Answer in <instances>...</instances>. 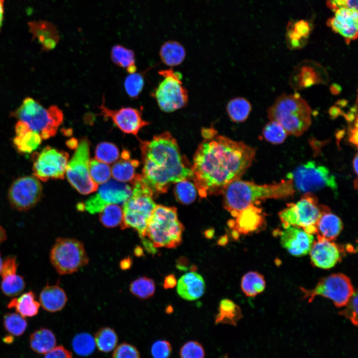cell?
<instances>
[{"instance_id": "cell-1", "label": "cell", "mask_w": 358, "mask_h": 358, "mask_svg": "<svg viewBox=\"0 0 358 358\" xmlns=\"http://www.w3.org/2000/svg\"><path fill=\"white\" fill-rule=\"evenodd\" d=\"M204 139L194 154L192 179L201 197L222 193L232 181L240 179L252 164L255 149L241 141L203 128Z\"/></svg>"}, {"instance_id": "cell-2", "label": "cell", "mask_w": 358, "mask_h": 358, "mask_svg": "<svg viewBox=\"0 0 358 358\" xmlns=\"http://www.w3.org/2000/svg\"><path fill=\"white\" fill-rule=\"evenodd\" d=\"M142 177L154 196L166 192L171 184L192 179L191 166L181 154L176 139L169 132L140 143Z\"/></svg>"}, {"instance_id": "cell-3", "label": "cell", "mask_w": 358, "mask_h": 358, "mask_svg": "<svg viewBox=\"0 0 358 358\" xmlns=\"http://www.w3.org/2000/svg\"><path fill=\"white\" fill-rule=\"evenodd\" d=\"M294 188L290 179L268 184H258L238 179L229 183L222 192L224 207L234 217L261 200L290 196L294 193Z\"/></svg>"}, {"instance_id": "cell-4", "label": "cell", "mask_w": 358, "mask_h": 358, "mask_svg": "<svg viewBox=\"0 0 358 358\" xmlns=\"http://www.w3.org/2000/svg\"><path fill=\"white\" fill-rule=\"evenodd\" d=\"M311 108L298 94L283 93L267 110L268 118L278 123L287 135L299 136L311 124Z\"/></svg>"}, {"instance_id": "cell-5", "label": "cell", "mask_w": 358, "mask_h": 358, "mask_svg": "<svg viewBox=\"0 0 358 358\" xmlns=\"http://www.w3.org/2000/svg\"><path fill=\"white\" fill-rule=\"evenodd\" d=\"M132 193L124 202L122 229L132 228L138 233L141 239L145 238L148 222L157 204L154 194L144 182L141 175L136 174L130 182Z\"/></svg>"}, {"instance_id": "cell-6", "label": "cell", "mask_w": 358, "mask_h": 358, "mask_svg": "<svg viewBox=\"0 0 358 358\" xmlns=\"http://www.w3.org/2000/svg\"><path fill=\"white\" fill-rule=\"evenodd\" d=\"M183 230L175 207L156 205L148 222L145 238L155 248L173 249L181 243Z\"/></svg>"}, {"instance_id": "cell-7", "label": "cell", "mask_w": 358, "mask_h": 358, "mask_svg": "<svg viewBox=\"0 0 358 358\" xmlns=\"http://www.w3.org/2000/svg\"><path fill=\"white\" fill-rule=\"evenodd\" d=\"M40 134L42 140L54 136L64 119L63 111L53 105L46 108L32 97H27L10 114Z\"/></svg>"}, {"instance_id": "cell-8", "label": "cell", "mask_w": 358, "mask_h": 358, "mask_svg": "<svg viewBox=\"0 0 358 358\" xmlns=\"http://www.w3.org/2000/svg\"><path fill=\"white\" fill-rule=\"evenodd\" d=\"M330 210L318 203L312 193H305L296 203H290L278 214L283 228L296 226L310 235L317 234L319 219L324 212Z\"/></svg>"}, {"instance_id": "cell-9", "label": "cell", "mask_w": 358, "mask_h": 358, "mask_svg": "<svg viewBox=\"0 0 358 358\" xmlns=\"http://www.w3.org/2000/svg\"><path fill=\"white\" fill-rule=\"evenodd\" d=\"M49 259L56 271L61 275L75 272L89 262L82 242L61 237L57 238L52 246Z\"/></svg>"}, {"instance_id": "cell-10", "label": "cell", "mask_w": 358, "mask_h": 358, "mask_svg": "<svg viewBox=\"0 0 358 358\" xmlns=\"http://www.w3.org/2000/svg\"><path fill=\"white\" fill-rule=\"evenodd\" d=\"M159 74L163 77L155 89L154 95L160 109L172 112L187 104L188 92L182 82V75L172 69L161 70Z\"/></svg>"}, {"instance_id": "cell-11", "label": "cell", "mask_w": 358, "mask_h": 358, "mask_svg": "<svg viewBox=\"0 0 358 358\" xmlns=\"http://www.w3.org/2000/svg\"><path fill=\"white\" fill-rule=\"evenodd\" d=\"M292 181L294 187L299 191L308 193L328 187L337 188L335 176L325 167L309 161L300 165L287 175Z\"/></svg>"}, {"instance_id": "cell-12", "label": "cell", "mask_w": 358, "mask_h": 358, "mask_svg": "<svg viewBox=\"0 0 358 358\" xmlns=\"http://www.w3.org/2000/svg\"><path fill=\"white\" fill-rule=\"evenodd\" d=\"M90 143L86 138L80 139L66 170L65 174L69 183L82 194L93 192L98 187L89 173Z\"/></svg>"}, {"instance_id": "cell-13", "label": "cell", "mask_w": 358, "mask_h": 358, "mask_svg": "<svg viewBox=\"0 0 358 358\" xmlns=\"http://www.w3.org/2000/svg\"><path fill=\"white\" fill-rule=\"evenodd\" d=\"M300 289L309 303L316 296H322L331 299L337 307L345 306L355 291L350 278L339 273L321 278L313 289Z\"/></svg>"}, {"instance_id": "cell-14", "label": "cell", "mask_w": 358, "mask_h": 358, "mask_svg": "<svg viewBox=\"0 0 358 358\" xmlns=\"http://www.w3.org/2000/svg\"><path fill=\"white\" fill-rule=\"evenodd\" d=\"M69 154L50 146L32 156L33 174L39 180L46 182L50 179H63L66 174Z\"/></svg>"}, {"instance_id": "cell-15", "label": "cell", "mask_w": 358, "mask_h": 358, "mask_svg": "<svg viewBox=\"0 0 358 358\" xmlns=\"http://www.w3.org/2000/svg\"><path fill=\"white\" fill-rule=\"evenodd\" d=\"M132 188L129 184L110 179L102 184L97 191L83 203L77 206L80 211L90 214L100 212L106 206L124 203L131 196Z\"/></svg>"}, {"instance_id": "cell-16", "label": "cell", "mask_w": 358, "mask_h": 358, "mask_svg": "<svg viewBox=\"0 0 358 358\" xmlns=\"http://www.w3.org/2000/svg\"><path fill=\"white\" fill-rule=\"evenodd\" d=\"M42 186L40 180L33 176H25L16 179L8 191V199L15 209L26 211L34 207L40 200Z\"/></svg>"}, {"instance_id": "cell-17", "label": "cell", "mask_w": 358, "mask_h": 358, "mask_svg": "<svg viewBox=\"0 0 358 358\" xmlns=\"http://www.w3.org/2000/svg\"><path fill=\"white\" fill-rule=\"evenodd\" d=\"M100 115L111 119L114 125L124 133L137 136L143 127L150 122L142 118V110L131 107H122L117 109L108 108L104 104V100L98 106Z\"/></svg>"}, {"instance_id": "cell-18", "label": "cell", "mask_w": 358, "mask_h": 358, "mask_svg": "<svg viewBox=\"0 0 358 358\" xmlns=\"http://www.w3.org/2000/svg\"><path fill=\"white\" fill-rule=\"evenodd\" d=\"M334 12V15L327 20V25L349 44L358 38V9L341 8Z\"/></svg>"}, {"instance_id": "cell-19", "label": "cell", "mask_w": 358, "mask_h": 358, "mask_svg": "<svg viewBox=\"0 0 358 358\" xmlns=\"http://www.w3.org/2000/svg\"><path fill=\"white\" fill-rule=\"evenodd\" d=\"M309 253L312 264L324 269L333 267L341 257V249L338 245L318 235Z\"/></svg>"}, {"instance_id": "cell-20", "label": "cell", "mask_w": 358, "mask_h": 358, "mask_svg": "<svg viewBox=\"0 0 358 358\" xmlns=\"http://www.w3.org/2000/svg\"><path fill=\"white\" fill-rule=\"evenodd\" d=\"M314 241L313 235L296 226L284 228L280 234V243L291 255L300 257L308 254Z\"/></svg>"}, {"instance_id": "cell-21", "label": "cell", "mask_w": 358, "mask_h": 358, "mask_svg": "<svg viewBox=\"0 0 358 358\" xmlns=\"http://www.w3.org/2000/svg\"><path fill=\"white\" fill-rule=\"evenodd\" d=\"M228 222L229 227L233 229L232 236L237 239L241 235H247L258 231L264 222L262 209L252 205L241 211Z\"/></svg>"}, {"instance_id": "cell-22", "label": "cell", "mask_w": 358, "mask_h": 358, "mask_svg": "<svg viewBox=\"0 0 358 358\" xmlns=\"http://www.w3.org/2000/svg\"><path fill=\"white\" fill-rule=\"evenodd\" d=\"M27 24L32 40H36L41 45L42 50L49 51L56 47L60 36L54 24L43 20L31 21Z\"/></svg>"}, {"instance_id": "cell-23", "label": "cell", "mask_w": 358, "mask_h": 358, "mask_svg": "<svg viewBox=\"0 0 358 358\" xmlns=\"http://www.w3.org/2000/svg\"><path fill=\"white\" fill-rule=\"evenodd\" d=\"M177 290L182 299L194 301L200 298L205 290V283L199 273L191 271L182 275L177 283Z\"/></svg>"}, {"instance_id": "cell-24", "label": "cell", "mask_w": 358, "mask_h": 358, "mask_svg": "<svg viewBox=\"0 0 358 358\" xmlns=\"http://www.w3.org/2000/svg\"><path fill=\"white\" fill-rule=\"evenodd\" d=\"M15 136L13 142L20 153H30L41 143L40 134L30 129L24 122L18 120L15 126Z\"/></svg>"}, {"instance_id": "cell-25", "label": "cell", "mask_w": 358, "mask_h": 358, "mask_svg": "<svg viewBox=\"0 0 358 358\" xmlns=\"http://www.w3.org/2000/svg\"><path fill=\"white\" fill-rule=\"evenodd\" d=\"M67 300L66 292L58 284L49 285L47 283L39 295L40 305L49 312L61 311L65 306Z\"/></svg>"}, {"instance_id": "cell-26", "label": "cell", "mask_w": 358, "mask_h": 358, "mask_svg": "<svg viewBox=\"0 0 358 358\" xmlns=\"http://www.w3.org/2000/svg\"><path fill=\"white\" fill-rule=\"evenodd\" d=\"M121 159L116 162L112 167L111 174L113 178L121 182H131L136 176L135 169L139 165L137 160L130 159L129 151L123 150Z\"/></svg>"}, {"instance_id": "cell-27", "label": "cell", "mask_w": 358, "mask_h": 358, "mask_svg": "<svg viewBox=\"0 0 358 358\" xmlns=\"http://www.w3.org/2000/svg\"><path fill=\"white\" fill-rule=\"evenodd\" d=\"M343 225L341 219L330 210L322 213L318 220L317 235L330 241H333L341 233Z\"/></svg>"}, {"instance_id": "cell-28", "label": "cell", "mask_w": 358, "mask_h": 358, "mask_svg": "<svg viewBox=\"0 0 358 358\" xmlns=\"http://www.w3.org/2000/svg\"><path fill=\"white\" fill-rule=\"evenodd\" d=\"M40 304L36 299V296L32 291L24 293L18 298L11 299L7 305L9 309L14 308L17 313L23 317H31L36 315Z\"/></svg>"}, {"instance_id": "cell-29", "label": "cell", "mask_w": 358, "mask_h": 358, "mask_svg": "<svg viewBox=\"0 0 358 358\" xmlns=\"http://www.w3.org/2000/svg\"><path fill=\"white\" fill-rule=\"evenodd\" d=\"M311 31V27L306 21L300 20L287 27L286 43L291 50L302 48L306 44Z\"/></svg>"}, {"instance_id": "cell-30", "label": "cell", "mask_w": 358, "mask_h": 358, "mask_svg": "<svg viewBox=\"0 0 358 358\" xmlns=\"http://www.w3.org/2000/svg\"><path fill=\"white\" fill-rule=\"evenodd\" d=\"M29 345L33 351L38 354H45L56 345V338L50 329L41 328L30 335Z\"/></svg>"}, {"instance_id": "cell-31", "label": "cell", "mask_w": 358, "mask_h": 358, "mask_svg": "<svg viewBox=\"0 0 358 358\" xmlns=\"http://www.w3.org/2000/svg\"><path fill=\"white\" fill-rule=\"evenodd\" d=\"M159 55L162 61L170 67L180 65L185 57L183 46L175 41H168L161 47Z\"/></svg>"}, {"instance_id": "cell-32", "label": "cell", "mask_w": 358, "mask_h": 358, "mask_svg": "<svg viewBox=\"0 0 358 358\" xmlns=\"http://www.w3.org/2000/svg\"><path fill=\"white\" fill-rule=\"evenodd\" d=\"M111 59L117 66L129 74L136 72L135 55L133 51L120 45H114L111 50Z\"/></svg>"}, {"instance_id": "cell-33", "label": "cell", "mask_w": 358, "mask_h": 358, "mask_svg": "<svg viewBox=\"0 0 358 358\" xmlns=\"http://www.w3.org/2000/svg\"><path fill=\"white\" fill-rule=\"evenodd\" d=\"M242 317L240 307L228 299H222L219 306V312L216 316L215 323L236 326Z\"/></svg>"}, {"instance_id": "cell-34", "label": "cell", "mask_w": 358, "mask_h": 358, "mask_svg": "<svg viewBox=\"0 0 358 358\" xmlns=\"http://www.w3.org/2000/svg\"><path fill=\"white\" fill-rule=\"evenodd\" d=\"M241 287L247 296H255L264 290L266 281L264 276L260 273L249 271L242 277Z\"/></svg>"}, {"instance_id": "cell-35", "label": "cell", "mask_w": 358, "mask_h": 358, "mask_svg": "<svg viewBox=\"0 0 358 358\" xmlns=\"http://www.w3.org/2000/svg\"><path fill=\"white\" fill-rule=\"evenodd\" d=\"M251 110L252 106L250 102L246 98L241 97L230 100L226 107L229 118L235 122H242L246 120Z\"/></svg>"}, {"instance_id": "cell-36", "label": "cell", "mask_w": 358, "mask_h": 358, "mask_svg": "<svg viewBox=\"0 0 358 358\" xmlns=\"http://www.w3.org/2000/svg\"><path fill=\"white\" fill-rule=\"evenodd\" d=\"M97 348L101 352L109 353L116 347L118 336L115 331L110 327L100 328L94 338Z\"/></svg>"}, {"instance_id": "cell-37", "label": "cell", "mask_w": 358, "mask_h": 358, "mask_svg": "<svg viewBox=\"0 0 358 358\" xmlns=\"http://www.w3.org/2000/svg\"><path fill=\"white\" fill-rule=\"evenodd\" d=\"M155 281L145 276H140L134 280L129 285L130 292L141 299H146L152 297L155 293Z\"/></svg>"}, {"instance_id": "cell-38", "label": "cell", "mask_w": 358, "mask_h": 358, "mask_svg": "<svg viewBox=\"0 0 358 358\" xmlns=\"http://www.w3.org/2000/svg\"><path fill=\"white\" fill-rule=\"evenodd\" d=\"M25 285L23 277L14 273L2 277L0 289L5 295L14 297L21 293Z\"/></svg>"}, {"instance_id": "cell-39", "label": "cell", "mask_w": 358, "mask_h": 358, "mask_svg": "<svg viewBox=\"0 0 358 358\" xmlns=\"http://www.w3.org/2000/svg\"><path fill=\"white\" fill-rule=\"evenodd\" d=\"M314 66H302L296 69L294 73L295 82H298V89L311 86L315 84L321 83L318 78V72Z\"/></svg>"}, {"instance_id": "cell-40", "label": "cell", "mask_w": 358, "mask_h": 358, "mask_svg": "<svg viewBox=\"0 0 358 358\" xmlns=\"http://www.w3.org/2000/svg\"><path fill=\"white\" fill-rule=\"evenodd\" d=\"M3 324L5 330L15 336L22 335L27 327L26 319L17 312H8L5 314L3 318Z\"/></svg>"}, {"instance_id": "cell-41", "label": "cell", "mask_w": 358, "mask_h": 358, "mask_svg": "<svg viewBox=\"0 0 358 358\" xmlns=\"http://www.w3.org/2000/svg\"><path fill=\"white\" fill-rule=\"evenodd\" d=\"M122 219L123 210L116 204H109L100 212L99 220L106 227L113 228L121 225Z\"/></svg>"}, {"instance_id": "cell-42", "label": "cell", "mask_w": 358, "mask_h": 358, "mask_svg": "<svg viewBox=\"0 0 358 358\" xmlns=\"http://www.w3.org/2000/svg\"><path fill=\"white\" fill-rule=\"evenodd\" d=\"M96 345L94 338L87 333L76 335L72 340L74 352L82 357L88 356L94 352Z\"/></svg>"}, {"instance_id": "cell-43", "label": "cell", "mask_w": 358, "mask_h": 358, "mask_svg": "<svg viewBox=\"0 0 358 358\" xmlns=\"http://www.w3.org/2000/svg\"><path fill=\"white\" fill-rule=\"evenodd\" d=\"M197 189L194 183L189 179L176 182L174 188L175 197L179 202L184 204L193 202L196 197Z\"/></svg>"}, {"instance_id": "cell-44", "label": "cell", "mask_w": 358, "mask_h": 358, "mask_svg": "<svg viewBox=\"0 0 358 358\" xmlns=\"http://www.w3.org/2000/svg\"><path fill=\"white\" fill-rule=\"evenodd\" d=\"M89 173L91 179L96 184H102L107 182L111 175L110 167L96 159L90 161Z\"/></svg>"}, {"instance_id": "cell-45", "label": "cell", "mask_w": 358, "mask_h": 358, "mask_svg": "<svg viewBox=\"0 0 358 358\" xmlns=\"http://www.w3.org/2000/svg\"><path fill=\"white\" fill-rule=\"evenodd\" d=\"M96 160L106 164H111L119 157L117 147L112 143L104 142L98 144L95 151Z\"/></svg>"}, {"instance_id": "cell-46", "label": "cell", "mask_w": 358, "mask_h": 358, "mask_svg": "<svg viewBox=\"0 0 358 358\" xmlns=\"http://www.w3.org/2000/svg\"><path fill=\"white\" fill-rule=\"evenodd\" d=\"M263 135L266 140L272 144H280L284 142L287 133L277 122L270 120L264 126Z\"/></svg>"}, {"instance_id": "cell-47", "label": "cell", "mask_w": 358, "mask_h": 358, "mask_svg": "<svg viewBox=\"0 0 358 358\" xmlns=\"http://www.w3.org/2000/svg\"><path fill=\"white\" fill-rule=\"evenodd\" d=\"M144 78L141 73L129 74L125 79L124 87L127 95L132 98L138 97L144 86Z\"/></svg>"}, {"instance_id": "cell-48", "label": "cell", "mask_w": 358, "mask_h": 358, "mask_svg": "<svg viewBox=\"0 0 358 358\" xmlns=\"http://www.w3.org/2000/svg\"><path fill=\"white\" fill-rule=\"evenodd\" d=\"M179 355L180 358H204L205 352L199 343L190 341L182 346Z\"/></svg>"}, {"instance_id": "cell-49", "label": "cell", "mask_w": 358, "mask_h": 358, "mask_svg": "<svg viewBox=\"0 0 358 358\" xmlns=\"http://www.w3.org/2000/svg\"><path fill=\"white\" fill-rule=\"evenodd\" d=\"M344 309L339 312L355 326L358 325V293L355 291L349 301L345 305Z\"/></svg>"}, {"instance_id": "cell-50", "label": "cell", "mask_w": 358, "mask_h": 358, "mask_svg": "<svg viewBox=\"0 0 358 358\" xmlns=\"http://www.w3.org/2000/svg\"><path fill=\"white\" fill-rule=\"evenodd\" d=\"M112 358H140V355L134 345L123 343L115 348Z\"/></svg>"}, {"instance_id": "cell-51", "label": "cell", "mask_w": 358, "mask_h": 358, "mask_svg": "<svg viewBox=\"0 0 358 358\" xmlns=\"http://www.w3.org/2000/svg\"><path fill=\"white\" fill-rule=\"evenodd\" d=\"M172 351L171 344L166 340H158L154 342L151 349L154 358H169Z\"/></svg>"}, {"instance_id": "cell-52", "label": "cell", "mask_w": 358, "mask_h": 358, "mask_svg": "<svg viewBox=\"0 0 358 358\" xmlns=\"http://www.w3.org/2000/svg\"><path fill=\"white\" fill-rule=\"evenodd\" d=\"M326 5L334 12L341 8L358 9V0H326Z\"/></svg>"}, {"instance_id": "cell-53", "label": "cell", "mask_w": 358, "mask_h": 358, "mask_svg": "<svg viewBox=\"0 0 358 358\" xmlns=\"http://www.w3.org/2000/svg\"><path fill=\"white\" fill-rule=\"evenodd\" d=\"M18 264L15 256L6 257L2 265L0 275L2 277L7 275L16 273Z\"/></svg>"}, {"instance_id": "cell-54", "label": "cell", "mask_w": 358, "mask_h": 358, "mask_svg": "<svg viewBox=\"0 0 358 358\" xmlns=\"http://www.w3.org/2000/svg\"><path fill=\"white\" fill-rule=\"evenodd\" d=\"M44 358H73V356L64 347L59 346L46 353Z\"/></svg>"}, {"instance_id": "cell-55", "label": "cell", "mask_w": 358, "mask_h": 358, "mask_svg": "<svg viewBox=\"0 0 358 358\" xmlns=\"http://www.w3.org/2000/svg\"><path fill=\"white\" fill-rule=\"evenodd\" d=\"M349 140L357 147L358 146V122L356 123L354 127L349 130Z\"/></svg>"}, {"instance_id": "cell-56", "label": "cell", "mask_w": 358, "mask_h": 358, "mask_svg": "<svg viewBox=\"0 0 358 358\" xmlns=\"http://www.w3.org/2000/svg\"><path fill=\"white\" fill-rule=\"evenodd\" d=\"M176 285L177 280L174 274H169L165 277L163 284V287L165 289L173 288Z\"/></svg>"}, {"instance_id": "cell-57", "label": "cell", "mask_w": 358, "mask_h": 358, "mask_svg": "<svg viewBox=\"0 0 358 358\" xmlns=\"http://www.w3.org/2000/svg\"><path fill=\"white\" fill-rule=\"evenodd\" d=\"M130 257L123 259L120 263V267L122 269H127L131 266L132 261Z\"/></svg>"}, {"instance_id": "cell-58", "label": "cell", "mask_w": 358, "mask_h": 358, "mask_svg": "<svg viewBox=\"0 0 358 358\" xmlns=\"http://www.w3.org/2000/svg\"><path fill=\"white\" fill-rule=\"evenodd\" d=\"M4 2L5 0H0V32L4 19Z\"/></svg>"}, {"instance_id": "cell-59", "label": "cell", "mask_w": 358, "mask_h": 358, "mask_svg": "<svg viewBox=\"0 0 358 358\" xmlns=\"http://www.w3.org/2000/svg\"><path fill=\"white\" fill-rule=\"evenodd\" d=\"M7 238L6 233L4 229L0 225V245L4 242Z\"/></svg>"}, {"instance_id": "cell-60", "label": "cell", "mask_w": 358, "mask_h": 358, "mask_svg": "<svg viewBox=\"0 0 358 358\" xmlns=\"http://www.w3.org/2000/svg\"><path fill=\"white\" fill-rule=\"evenodd\" d=\"M358 154H356L355 157H354V159L353 160V168L354 169V171L355 172L356 175H357L358 173Z\"/></svg>"}, {"instance_id": "cell-61", "label": "cell", "mask_w": 358, "mask_h": 358, "mask_svg": "<svg viewBox=\"0 0 358 358\" xmlns=\"http://www.w3.org/2000/svg\"><path fill=\"white\" fill-rule=\"evenodd\" d=\"M227 243V238L226 236L222 237L218 242V244L221 246H224Z\"/></svg>"}, {"instance_id": "cell-62", "label": "cell", "mask_w": 358, "mask_h": 358, "mask_svg": "<svg viewBox=\"0 0 358 358\" xmlns=\"http://www.w3.org/2000/svg\"><path fill=\"white\" fill-rule=\"evenodd\" d=\"M13 337L12 336H6L3 339V341L5 343H10L12 342Z\"/></svg>"}, {"instance_id": "cell-63", "label": "cell", "mask_w": 358, "mask_h": 358, "mask_svg": "<svg viewBox=\"0 0 358 358\" xmlns=\"http://www.w3.org/2000/svg\"><path fill=\"white\" fill-rule=\"evenodd\" d=\"M140 248L138 249H136L135 251V253L136 254V255H138L139 256H140L141 255H142V249L140 250Z\"/></svg>"}, {"instance_id": "cell-64", "label": "cell", "mask_w": 358, "mask_h": 358, "mask_svg": "<svg viewBox=\"0 0 358 358\" xmlns=\"http://www.w3.org/2000/svg\"><path fill=\"white\" fill-rule=\"evenodd\" d=\"M2 263H3V262H2V258H1V254L0 252V275L1 273Z\"/></svg>"}]
</instances>
